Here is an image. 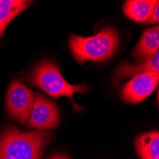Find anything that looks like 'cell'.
Masks as SVG:
<instances>
[{"mask_svg": "<svg viewBox=\"0 0 159 159\" xmlns=\"http://www.w3.org/2000/svg\"><path fill=\"white\" fill-rule=\"evenodd\" d=\"M158 83L159 73H144L134 75L123 86L122 99L127 103H140L153 93Z\"/></svg>", "mask_w": 159, "mask_h": 159, "instance_id": "obj_6", "label": "cell"}, {"mask_svg": "<svg viewBox=\"0 0 159 159\" xmlns=\"http://www.w3.org/2000/svg\"><path fill=\"white\" fill-rule=\"evenodd\" d=\"M159 49V28L153 27L144 32L138 44L133 52V55L142 62L150 59L158 52Z\"/></svg>", "mask_w": 159, "mask_h": 159, "instance_id": "obj_8", "label": "cell"}, {"mask_svg": "<svg viewBox=\"0 0 159 159\" xmlns=\"http://www.w3.org/2000/svg\"><path fill=\"white\" fill-rule=\"evenodd\" d=\"M144 73H159V53L157 52L150 59L139 63L137 65L129 64L127 61L121 63L118 69L115 71L114 75V82L119 83L120 81L134 76Z\"/></svg>", "mask_w": 159, "mask_h": 159, "instance_id": "obj_7", "label": "cell"}, {"mask_svg": "<svg viewBox=\"0 0 159 159\" xmlns=\"http://www.w3.org/2000/svg\"><path fill=\"white\" fill-rule=\"evenodd\" d=\"M50 139L47 132H23L9 127L0 135V159H42Z\"/></svg>", "mask_w": 159, "mask_h": 159, "instance_id": "obj_1", "label": "cell"}, {"mask_svg": "<svg viewBox=\"0 0 159 159\" xmlns=\"http://www.w3.org/2000/svg\"><path fill=\"white\" fill-rule=\"evenodd\" d=\"M60 115L58 109L42 94L36 93L32 112L26 125L28 128L37 129H54L59 124Z\"/></svg>", "mask_w": 159, "mask_h": 159, "instance_id": "obj_5", "label": "cell"}, {"mask_svg": "<svg viewBox=\"0 0 159 159\" xmlns=\"http://www.w3.org/2000/svg\"><path fill=\"white\" fill-rule=\"evenodd\" d=\"M137 153L141 159H159V134L157 131L139 135L135 140Z\"/></svg>", "mask_w": 159, "mask_h": 159, "instance_id": "obj_11", "label": "cell"}, {"mask_svg": "<svg viewBox=\"0 0 159 159\" xmlns=\"http://www.w3.org/2000/svg\"><path fill=\"white\" fill-rule=\"evenodd\" d=\"M156 4L158 1L153 0H131L125 2L123 11L127 17L134 21L147 22Z\"/></svg>", "mask_w": 159, "mask_h": 159, "instance_id": "obj_10", "label": "cell"}, {"mask_svg": "<svg viewBox=\"0 0 159 159\" xmlns=\"http://www.w3.org/2000/svg\"><path fill=\"white\" fill-rule=\"evenodd\" d=\"M158 20H159V4H156L151 13L149 19L147 20V23L153 24V23H157Z\"/></svg>", "mask_w": 159, "mask_h": 159, "instance_id": "obj_12", "label": "cell"}, {"mask_svg": "<svg viewBox=\"0 0 159 159\" xmlns=\"http://www.w3.org/2000/svg\"><path fill=\"white\" fill-rule=\"evenodd\" d=\"M119 43V36L114 28L106 27L95 35L83 37L73 34L70 37V49L80 64L86 61H105L114 54Z\"/></svg>", "mask_w": 159, "mask_h": 159, "instance_id": "obj_2", "label": "cell"}, {"mask_svg": "<svg viewBox=\"0 0 159 159\" xmlns=\"http://www.w3.org/2000/svg\"><path fill=\"white\" fill-rule=\"evenodd\" d=\"M34 102L33 91L19 80L11 83L6 96V106L11 119L25 125L30 117Z\"/></svg>", "mask_w": 159, "mask_h": 159, "instance_id": "obj_4", "label": "cell"}, {"mask_svg": "<svg viewBox=\"0 0 159 159\" xmlns=\"http://www.w3.org/2000/svg\"><path fill=\"white\" fill-rule=\"evenodd\" d=\"M31 5L24 0H0V38H2L9 23Z\"/></svg>", "mask_w": 159, "mask_h": 159, "instance_id": "obj_9", "label": "cell"}, {"mask_svg": "<svg viewBox=\"0 0 159 159\" xmlns=\"http://www.w3.org/2000/svg\"><path fill=\"white\" fill-rule=\"evenodd\" d=\"M48 159H70L67 155L65 154H61V153H56V154H52V156H50Z\"/></svg>", "mask_w": 159, "mask_h": 159, "instance_id": "obj_13", "label": "cell"}, {"mask_svg": "<svg viewBox=\"0 0 159 159\" xmlns=\"http://www.w3.org/2000/svg\"><path fill=\"white\" fill-rule=\"evenodd\" d=\"M29 81L34 87H37L54 98L61 96L69 97L75 109L78 106L75 104L73 100L74 94L75 93H83L87 91L85 84L70 85L68 83L62 76L58 66L49 60H43L34 67L29 77Z\"/></svg>", "mask_w": 159, "mask_h": 159, "instance_id": "obj_3", "label": "cell"}]
</instances>
